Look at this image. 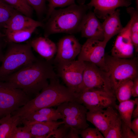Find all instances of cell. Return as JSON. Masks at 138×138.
Instances as JSON below:
<instances>
[{"label":"cell","instance_id":"42","mask_svg":"<svg viewBox=\"0 0 138 138\" xmlns=\"http://www.w3.org/2000/svg\"><path fill=\"white\" fill-rule=\"evenodd\" d=\"M4 36V35L0 31V40L1 38H2Z\"/></svg>","mask_w":138,"mask_h":138},{"label":"cell","instance_id":"33","mask_svg":"<svg viewBox=\"0 0 138 138\" xmlns=\"http://www.w3.org/2000/svg\"><path fill=\"white\" fill-rule=\"evenodd\" d=\"M80 134L83 138H104V136L96 128L88 127L81 130Z\"/></svg>","mask_w":138,"mask_h":138},{"label":"cell","instance_id":"2","mask_svg":"<svg viewBox=\"0 0 138 138\" xmlns=\"http://www.w3.org/2000/svg\"><path fill=\"white\" fill-rule=\"evenodd\" d=\"M58 76L49 80L48 85L33 99L12 113L22 120L30 113L40 109L57 106L64 102L76 101L77 94L61 84Z\"/></svg>","mask_w":138,"mask_h":138},{"label":"cell","instance_id":"3","mask_svg":"<svg viewBox=\"0 0 138 138\" xmlns=\"http://www.w3.org/2000/svg\"><path fill=\"white\" fill-rule=\"evenodd\" d=\"M91 8L87 5L75 4L63 8L55 9L44 25V37L56 33L72 34L80 32L84 18Z\"/></svg>","mask_w":138,"mask_h":138},{"label":"cell","instance_id":"7","mask_svg":"<svg viewBox=\"0 0 138 138\" xmlns=\"http://www.w3.org/2000/svg\"><path fill=\"white\" fill-rule=\"evenodd\" d=\"M29 96L8 82L0 80V117L11 114L25 105L30 100Z\"/></svg>","mask_w":138,"mask_h":138},{"label":"cell","instance_id":"11","mask_svg":"<svg viewBox=\"0 0 138 138\" xmlns=\"http://www.w3.org/2000/svg\"><path fill=\"white\" fill-rule=\"evenodd\" d=\"M107 44L103 41L87 39L82 46L78 60L92 63L105 71V49Z\"/></svg>","mask_w":138,"mask_h":138},{"label":"cell","instance_id":"36","mask_svg":"<svg viewBox=\"0 0 138 138\" xmlns=\"http://www.w3.org/2000/svg\"><path fill=\"white\" fill-rule=\"evenodd\" d=\"M122 138H138L130 127L122 121Z\"/></svg>","mask_w":138,"mask_h":138},{"label":"cell","instance_id":"31","mask_svg":"<svg viewBox=\"0 0 138 138\" xmlns=\"http://www.w3.org/2000/svg\"><path fill=\"white\" fill-rule=\"evenodd\" d=\"M47 0H27L29 5L34 10L39 18H41L47 13Z\"/></svg>","mask_w":138,"mask_h":138},{"label":"cell","instance_id":"44","mask_svg":"<svg viewBox=\"0 0 138 138\" xmlns=\"http://www.w3.org/2000/svg\"></svg>","mask_w":138,"mask_h":138},{"label":"cell","instance_id":"40","mask_svg":"<svg viewBox=\"0 0 138 138\" xmlns=\"http://www.w3.org/2000/svg\"><path fill=\"white\" fill-rule=\"evenodd\" d=\"M135 103L136 107L135 109L133 110L132 112V118H134L138 117V98H136L135 100Z\"/></svg>","mask_w":138,"mask_h":138},{"label":"cell","instance_id":"30","mask_svg":"<svg viewBox=\"0 0 138 138\" xmlns=\"http://www.w3.org/2000/svg\"><path fill=\"white\" fill-rule=\"evenodd\" d=\"M23 127H17L14 130L11 138H30L33 137L31 130L33 124L30 123L24 124Z\"/></svg>","mask_w":138,"mask_h":138},{"label":"cell","instance_id":"34","mask_svg":"<svg viewBox=\"0 0 138 138\" xmlns=\"http://www.w3.org/2000/svg\"><path fill=\"white\" fill-rule=\"evenodd\" d=\"M70 128L64 123L62 124L48 135L47 138L52 136L55 138H66Z\"/></svg>","mask_w":138,"mask_h":138},{"label":"cell","instance_id":"19","mask_svg":"<svg viewBox=\"0 0 138 138\" xmlns=\"http://www.w3.org/2000/svg\"><path fill=\"white\" fill-rule=\"evenodd\" d=\"M120 15V10L117 9L109 15L102 24L104 37L103 41L107 43L113 37L119 33L124 27L121 22Z\"/></svg>","mask_w":138,"mask_h":138},{"label":"cell","instance_id":"1","mask_svg":"<svg viewBox=\"0 0 138 138\" xmlns=\"http://www.w3.org/2000/svg\"><path fill=\"white\" fill-rule=\"evenodd\" d=\"M52 61L41 59L8 75L2 81L8 82L29 96L38 94L49 84L48 80L58 76Z\"/></svg>","mask_w":138,"mask_h":138},{"label":"cell","instance_id":"43","mask_svg":"<svg viewBox=\"0 0 138 138\" xmlns=\"http://www.w3.org/2000/svg\"><path fill=\"white\" fill-rule=\"evenodd\" d=\"M125 0L127 1H128L131 2L132 0Z\"/></svg>","mask_w":138,"mask_h":138},{"label":"cell","instance_id":"41","mask_svg":"<svg viewBox=\"0 0 138 138\" xmlns=\"http://www.w3.org/2000/svg\"><path fill=\"white\" fill-rule=\"evenodd\" d=\"M2 47L0 42V62L2 61L4 55L2 52Z\"/></svg>","mask_w":138,"mask_h":138},{"label":"cell","instance_id":"23","mask_svg":"<svg viewBox=\"0 0 138 138\" xmlns=\"http://www.w3.org/2000/svg\"><path fill=\"white\" fill-rule=\"evenodd\" d=\"M115 106L118 111L121 120L130 127L132 115L134 110L135 102L134 100H130L119 102Z\"/></svg>","mask_w":138,"mask_h":138},{"label":"cell","instance_id":"8","mask_svg":"<svg viewBox=\"0 0 138 138\" xmlns=\"http://www.w3.org/2000/svg\"><path fill=\"white\" fill-rule=\"evenodd\" d=\"M55 64L58 76L61 78L67 87L77 94L82 81L85 62L73 60Z\"/></svg>","mask_w":138,"mask_h":138},{"label":"cell","instance_id":"5","mask_svg":"<svg viewBox=\"0 0 138 138\" xmlns=\"http://www.w3.org/2000/svg\"><path fill=\"white\" fill-rule=\"evenodd\" d=\"M105 71L108 75L111 88L114 95L115 90L122 83L138 76L137 57L121 59L105 54Z\"/></svg>","mask_w":138,"mask_h":138},{"label":"cell","instance_id":"39","mask_svg":"<svg viewBox=\"0 0 138 138\" xmlns=\"http://www.w3.org/2000/svg\"><path fill=\"white\" fill-rule=\"evenodd\" d=\"M131 121L130 128L134 134L138 135V117L134 118Z\"/></svg>","mask_w":138,"mask_h":138},{"label":"cell","instance_id":"20","mask_svg":"<svg viewBox=\"0 0 138 138\" xmlns=\"http://www.w3.org/2000/svg\"><path fill=\"white\" fill-rule=\"evenodd\" d=\"M64 122L50 121L37 122L32 125L31 133L33 137L37 138H47L52 133Z\"/></svg>","mask_w":138,"mask_h":138},{"label":"cell","instance_id":"35","mask_svg":"<svg viewBox=\"0 0 138 138\" xmlns=\"http://www.w3.org/2000/svg\"><path fill=\"white\" fill-rule=\"evenodd\" d=\"M54 118L55 121L59 119H62L63 117L56 109L51 107L43 108L35 111Z\"/></svg>","mask_w":138,"mask_h":138},{"label":"cell","instance_id":"14","mask_svg":"<svg viewBox=\"0 0 138 138\" xmlns=\"http://www.w3.org/2000/svg\"><path fill=\"white\" fill-rule=\"evenodd\" d=\"M118 115L113 107H109L104 110L87 112L86 119L102 134L105 138L111 124Z\"/></svg>","mask_w":138,"mask_h":138},{"label":"cell","instance_id":"27","mask_svg":"<svg viewBox=\"0 0 138 138\" xmlns=\"http://www.w3.org/2000/svg\"><path fill=\"white\" fill-rule=\"evenodd\" d=\"M48 7L45 20H47L52 12L56 8L64 7L75 4L76 1L79 4H84L86 0H47Z\"/></svg>","mask_w":138,"mask_h":138},{"label":"cell","instance_id":"12","mask_svg":"<svg viewBox=\"0 0 138 138\" xmlns=\"http://www.w3.org/2000/svg\"><path fill=\"white\" fill-rule=\"evenodd\" d=\"M56 55L53 63L75 60L79 54L82 45L73 35L70 34L61 38L57 43Z\"/></svg>","mask_w":138,"mask_h":138},{"label":"cell","instance_id":"38","mask_svg":"<svg viewBox=\"0 0 138 138\" xmlns=\"http://www.w3.org/2000/svg\"><path fill=\"white\" fill-rule=\"evenodd\" d=\"M132 88V95L134 97L138 96V76L133 80Z\"/></svg>","mask_w":138,"mask_h":138},{"label":"cell","instance_id":"25","mask_svg":"<svg viewBox=\"0 0 138 138\" xmlns=\"http://www.w3.org/2000/svg\"><path fill=\"white\" fill-rule=\"evenodd\" d=\"M132 80H126L121 84L114 92V95L119 102L130 99L132 96Z\"/></svg>","mask_w":138,"mask_h":138},{"label":"cell","instance_id":"24","mask_svg":"<svg viewBox=\"0 0 138 138\" xmlns=\"http://www.w3.org/2000/svg\"><path fill=\"white\" fill-rule=\"evenodd\" d=\"M126 12L130 17V32L135 51L138 52V10L133 7H127Z\"/></svg>","mask_w":138,"mask_h":138},{"label":"cell","instance_id":"13","mask_svg":"<svg viewBox=\"0 0 138 138\" xmlns=\"http://www.w3.org/2000/svg\"><path fill=\"white\" fill-rule=\"evenodd\" d=\"M130 20L118 34L111 50V55L116 57L128 59L133 57L135 51L130 34Z\"/></svg>","mask_w":138,"mask_h":138},{"label":"cell","instance_id":"22","mask_svg":"<svg viewBox=\"0 0 138 138\" xmlns=\"http://www.w3.org/2000/svg\"><path fill=\"white\" fill-rule=\"evenodd\" d=\"M37 28L33 26L14 31H5L4 36L9 43H20L28 40Z\"/></svg>","mask_w":138,"mask_h":138},{"label":"cell","instance_id":"29","mask_svg":"<svg viewBox=\"0 0 138 138\" xmlns=\"http://www.w3.org/2000/svg\"><path fill=\"white\" fill-rule=\"evenodd\" d=\"M122 120L119 115L111 124L105 138H122Z\"/></svg>","mask_w":138,"mask_h":138},{"label":"cell","instance_id":"9","mask_svg":"<svg viewBox=\"0 0 138 138\" xmlns=\"http://www.w3.org/2000/svg\"><path fill=\"white\" fill-rule=\"evenodd\" d=\"M56 110L63 117L64 124L80 131L89 126L87 122V109L76 101L64 102L57 106Z\"/></svg>","mask_w":138,"mask_h":138},{"label":"cell","instance_id":"6","mask_svg":"<svg viewBox=\"0 0 138 138\" xmlns=\"http://www.w3.org/2000/svg\"><path fill=\"white\" fill-rule=\"evenodd\" d=\"M84 62L85 67L82 81L77 93L88 91L97 90L105 91L114 95L111 88L107 73L94 64Z\"/></svg>","mask_w":138,"mask_h":138},{"label":"cell","instance_id":"16","mask_svg":"<svg viewBox=\"0 0 138 138\" xmlns=\"http://www.w3.org/2000/svg\"><path fill=\"white\" fill-rule=\"evenodd\" d=\"M131 2L125 0H91L87 5L94 8V13L100 19H105L120 7H128Z\"/></svg>","mask_w":138,"mask_h":138},{"label":"cell","instance_id":"17","mask_svg":"<svg viewBox=\"0 0 138 138\" xmlns=\"http://www.w3.org/2000/svg\"><path fill=\"white\" fill-rule=\"evenodd\" d=\"M29 42L31 48L44 59L52 61L56 52L57 45L48 37H39Z\"/></svg>","mask_w":138,"mask_h":138},{"label":"cell","instance_id":"32","mask_svg":"<svg viewBox=\"0 0 138 138\" xmlns=\"http://www.w3.org/2000/svg\"><path fill=\"white\" fill-rule=\"evenodd\" d=\"M55 121L52 118L34 112L31 113L21 121L29 122H43L48 121Z\"/></svg>","mask_w":138,"mask_h":138},{"label":"cell","instance_id":"28","mask_svg":"<svg viewBox=\"0 0 138 138\" xmlns=\"http://www.w3.org/2000/svg\"><path fill=\"white\" fill-rule=\"evenodd\" d=\"M17 12L3 0H0V26L4 27L9 19Z\"/></svg>","mask_w":138,"mask_h":138},{"label":"cell","instance_id":"18","mask_svg":"<svg viewBox=\"0 0 138 138\" xmlns=\"http://www.w3.org/2000/svg\"><path fill=\"white\" fill-rule=\"evenodd\" d=\"M42 22L17 12L9 19L4 26L6 31H12L32 27H43Z\"/></svg>","mask_w":138,"mask_h":138},{"label":"cell","instance_id":"21","mask_svg":"<svg viewBox=\"0 0 138 138\" xmlns=\"http://www.w3.org/2000/svg\"><path fill=\"white\" fill-rule=\"evenodd\" d=\"M21 123L18 117L8 114L0 119V138H11L17 125Z\"/></svg>","mask_w":138,"mask_h":138},{"label":"cell","instance_id":"15","mask_svg":"<svg viewBox=\"0 0 138 138\" xmlns=\"http://www.w3.org/2000/svg\"><path fill=\"white\" fill-rule=\"evenodd\" d=\"M80 32L82 37L103 41L104 37L102 24L94 12L88 11L83 21Z\"/></svg>","mask_w":138,"mask_h":138},{"label":"cell","instance_id":"37","mask_svg":"<svg viewBox=\"0 0 138 138\" xmlns=\"http://www.w3.org/2000/svg\"><path fill=\"white\" fill-rule=\"evenodd\" d=\"M80 130L75 128L70 127L66 138H79Z\"/></svg>","mask_w":138,"mask_h":138},{"label":"cell","instance_id":"26","mask_svg":"<svg viewBox=\"0 0 138 138\" xmlns=\"http://www.w3.org/2000/svg\"><path fill=\"white\" fill-rule=\"evenodd\" d=\"M3 0L18 12L31 18L33 9L28 4L27 0Z\"/></svg>","mask_w":138,"mask_h":138},{"label":"cell","instance_id":"10","mask_svg":"<svg viewBox=\"0 0 138 138\" xmlns=\"http://www.w3.org/2000/svg\"><path fill=\"white\" fill-rule=\"evenodd\" d=\"M116 96L101 91H88L77 94V101L83 104L89 111L115 107Z\"/></svg>","mask_w":138,"mask_h":138},{"label":"cell","instance_id":"4","mask_svg":"<svg viewBox=\"0 0 138 138\" xmlns=\"http://www.w3.org/2000/svg\"><path fill=\"white\" fill-rule=\"evenodd\" d=\"M0 67V80L31 64L37 59L29 43L24 44L9 43Z\"/></svg>","mask_w":138,"mask_h":138}]
</instances>
